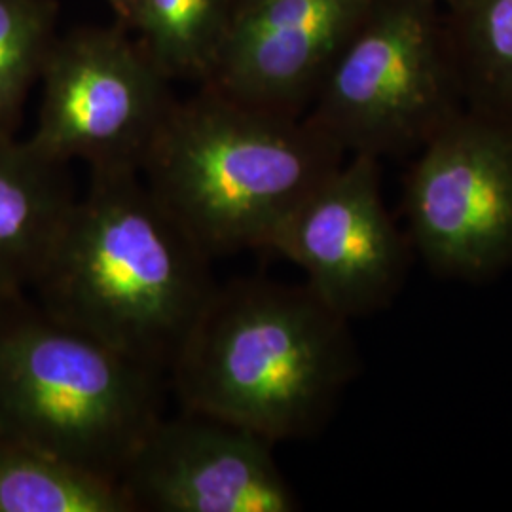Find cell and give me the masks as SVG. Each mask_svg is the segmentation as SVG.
<instances>
[{
    "mask_svg": "<svg viewBox=\"0 0 512 512\" xmlns=\"http://www.w3.org/2000/svg\"><path fill=\"white\" fill-rule=\"evenodd\" d=\"M211 256L141 173H90L37 279V302L167 378L215 289Z\"/></svg>",
    "mask_w": 512,
    "mask_h": 512,
    "instance_id": "cell-1",
    "label": "cell"
},
{
    "mask_svg": "<svg viewBox=\"0 0 512 512\" xmlns=\"http://www.w3.org/2000/svg\"><path fill=\"white\" fill-rule=\"evenodd\" d=\"M359 368L348 319L306 283L243 277L215 285L167 382L184 410L277 444L317 435Z\"/></svg>",
    "mask_w": 512,
    "mask_h": 512,
    "instance_id": "cell-2",
    "label": "cell"
},
{
    "mask_svg": "<svg viewBox=\"0 0 512 512\" xmlns=\"http://www.w3.org/2000/svg\"><path fill=\"white\" fill-rule=\"evenodd\" d=\"M346 158L306 116L255 109L200 86L173 101L141 177L215 258L268 251L281 224Z\"/></svg>",
    "mask_w": 512,
    "mask_h": 512,
    "instance_id": "cell-3",
    "label": "cell"
},
{
    "mask_svg": "<svg viewBox=\"0 0 512 512\" xmlns=\"http://www.w3.org/2000/svg\"><path fill=\"white\" fill-rule=\"evenodd\" d=\"M165 382L27 294L0 300V427L57 458L118 482Z\"/></svg>",
    "mask_w": 512,
    "mask_h": 512,
    "instance_id": "cell-4",
    "label": "cell"
},
{
    "mask_svg": "<svg viewBox=\"0 0 512 512\" xmlns=\"http://www.w3.org/2000/svg\"><path fill=\"white\" fill-rule=\"evenodd\" d=\"M467 109L442 8L378 0L330 65L306 118L346 154L418 152Z\"/></svg>",
    "mask_w": 512,
    "mask_h": 512,
    "instance_id": "cell-5",
    "label": "cell"
},
{
    "mask_svg": "<svg viewBox=\"0 0 512 512\" xmlns=\"http://www.w3.org/2000/svg\"><path fill=\"white\" fill-rule=\"evenodd\" d=\"M37 128L46 158L90 173H141L175 97L143 46L120 27H82L55 38L42 69Z\"/></svg>",
    "mask_w": 512,
    "mask_h": 512,
    "instance_id": "cell-6",
    "label": "cell"
},
{
    "mask_svg": "<svg viewBox=\"0 0 512 512\" xmlns=\"http://www.w3.org/2000/svg\"><path fill=\"white\" fill-rule=\"evenodd\" d=\"M416 154L403 207L425 264L465 281L512 266V116L467 107Z\"/></svg>",
    "mask_w": 512,
    "mask_h": 512,
    "instance_id": "cell-7",
    "label": "cell"
},
{
    "mask_svg": "<svg viewBox=\"0 0 512 512\" xmlns=\"http://www.w3.org/2000/svg\"><path fill=\"white\" fill-rule=\"evenodd\" d=\"M268 251L298 266L348 321L387 308L403 289L410 243L385 209L380 160L349 154L281 224Z\"/></svg>",
    "mask_w": 512,
    "mask_h": 512,
    "instance_id": "cell-8",
    "label": "cell"
},
{
    "mask_svg": "<svg viewBox=\"0 0 512 512\" xmlns=\"http://www.w3.org/2000/svg\"><path fill=\"white\" fill-rule=\"evenodd\" d=\"M274 446L236 423L181 408L148 429L118 484L131 512L298 511Z\"/></svg>",
    "mask_w": 512,
    "mask_h": 512,
    "instance_id": "cell-9",
    "label": "cell"
},
{
    "mask_svg": "<svg viewBox=\"0 0 512 512\" xmlns=\"http://www.w3.org/2000/svg\"><path fill=\"white\" fill-rule=\"evenodd\" d=\"M378 0H255L236 12L202 86L255 109L306 116L330 65Z\"/></svg>",
    "mask_w": 512,
    "mask_h": 512,
    "instance_id": "cell-10",
    "label": "cell"
},
{
    "mask_svg": "<svg viewBox=\"0 0 512 512\" xmlns=\"http://www.w3.org/2000/svg\"><path fill=\"white\" fill-rule=\"evenodd\" d=\"M74 200L67 165L0 131V300L33 291Z\"/></svg>",
    "mask_w": 512,
    "mask_h": 512,
    "instance_id": "cell-11",
    "label": "cell"
},
{
    "mask_svg": "<svg viewBox=\"0 0 512 512\" xmlns=\"http://www.w3.org/2000/svg\"><path fill=\"white\" fill-rule=\"evenodd\" d=\"M0 512H131L120 484L0 427Z\"/></svg>",
    "mask_w": 512,
    "mask_h": 512,
    "instance_id": "cell-12",
    "label": "cell"
},
{
    "mask_svg": "<svg viewBox=\"0 0 512 512\" xmlns=\"http://www.w3.org/2000/svg\"><path fill=\"white\" fill-rule=\"evenodd\" d=\"M238 12V0H137L129 29L169 82L205 84Z\"/></svg>",
    "mask_w": 512,
    "mask_h": 512,
    "instance_id": "cell-13",
    "label": "cell"
},
{
    "mask_svg": "<svg viewBox=\"0 0 512 512\" xmlns=\"http://www.w3.org/2000/svg\"><path fill=\"white\" fill-rule=\"evenodd\" d=\"M442 16L465 105L512 116V0H450Z\"/></svg>",
    "mask_w": 512,
    "mask_h": 512,
    "instance_id": "cell-14",
    "label": "cell"
},
{
    "mask_svg": "<svg viewBox=\"0 0 512 512\" xmlns=\"http://www.w3.org/2000/svg\"><path fill=\"white\" fill-rule=\"evenodd\" d=\"M54 0H0V131L16 133L55 42Z\"/></svg>",
    "mask_w": 512,
    "mask_h": 512,
    "instance_id": "cell-15",
    "label": "cell"
},
{
    "mask_svg": "<svg viewBox=\"0 0 512 512\" xmlns=\"http://www.w3.org/2000/svg\"><path fill=\"white\" fill-rule=\"evenodd\" d=\"M112 8V12L116 14V18L120 19V23L129 29L133 18H135V8H137V0H105Z\"/></svg>",
    "mask_w": 512,
    "mask_h": 512,
    "instance_id": "cell-16",
    "label": "cell"
},
{
    "mask_svg": "<svg viewBox=\"0 0 512 512\" xmlns=\"http://www.w3.org/2000/svg\"><path fill=\"white\" fill-rule=\"evenodd\" d=\"M425 2H431V4H437V6H440V8H442V6H446V4H448V2H450V0H425Z\"/></svg>",
    "mask_w": 512,
    "mask_h": 512,
    "instance_id": "cell-17",
    "label": "cell"
},
{
    "mask_svg": "<svg viewBox=\"0 0 512 512\" xmlns=\"http://www.w3.org/2000/svg\"><path fill=\"white\" fill-rule=\"evenodd\" d=\"M251 2H255V0H238V8H241V6H247V4H251Z\"/></svg>",
    "mask_w": 512,
    "mask_h": 512,
    "instance_id": "cell-18",
    "label": "cell"
}]
</instances>
